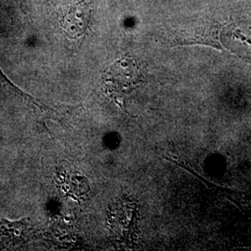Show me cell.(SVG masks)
<instances>
[{"label": "cell", "instance_id": "1", "mask_svg": "<svg viewBox=\"0 0 251 251\" xmlns=\"http://www.w3.org/2000/svg\"><path fill=\"white\" fill-rule=\"evenodd\" d=\"M104 81L112 92L126 95L143 83L144 75L138 63L130 59H124L108 70Z\"/></svg>", "mask_w": 251, "mask_h": 251}, {"label": "cell", "instance_id": "2", "mask_svg": "<svg viewBox=\"0 0 251 251\" xmlns=\"http://www.w3.org/2000/svg\"><path fill=\"white\" fill-rule=\"evenodd\" d=\"M39 226L30 218L9 221L0 217V249L24 245L40 237Z\"/></svg>", "mask_w": 251, "mask_h": 251}, {"label": "cell", "instance_id": "3", "mask_svg": "<svg viewBox=\"0 0 251 251\" xmlns=\"http://www.w3.org/2000/svg\"><path fill=\"white\" fill-rule=\"evenodd\" d=\"M0 82H1L5 87H7L11 92H13L15 95H17L20 98H22L23 100H25L27 101H29V102L35 104L36 107H38L39 109H41V110L50 111V108L48 107L42 101H40L39 100L36 99L35 97H33V96L27 94L24 90H22L20 88H18L12 81L9 80V77L4 74V72L2 71L1 68H0Z\"/></svg>", "mask_w": 251, "mask_h": 251}]
</instances>
